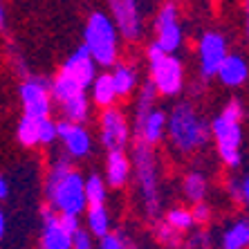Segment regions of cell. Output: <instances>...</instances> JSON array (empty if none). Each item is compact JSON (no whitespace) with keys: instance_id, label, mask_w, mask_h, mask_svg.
Here are the masks:
<instances>
[{"instance_id":"1","label":"cell","mask_w":249,"mask_h":249,"mask_svg":"<svg viewBox=\"0 0 249 249\" xmlns=\"http://www.w3.org/2000/svg\"><path fill=\"white\" fill-rule=\"evenodd\" d=\"M45 196H47V204L56 213L81 215L86 211L88 202H86V193H83V178L72 166L68 155L54 157L45 180Z\"/></svg>"},{"instance_id":"2","label":"cell","mask_w":249,"mask_h":249,"mask_svg":"<svg viewBox=\"0 0 249 249\" xmlns=\"http://www.w3.org/2000/svg\"><path fill=\"white\" fill-rule=\"evenodd\" d=\"M173 151L180 155H193L209 144V122L204 119L191 101H180L166 115V130Z\"/></svg>"},{"instance_id":"3","label":"cell","mask_w":249,"mask_h":249,"mask_svg":"<svg viewBox=\"0 0 249 249\" xmlns=\"http://www.w3.org/2000/svg\"><path fill=\"white\" fill-rule=\"evenodd\" d=\"M243 104L231 99L209 124V135L213 137L218 157L227 168H238L243 164Z\"/></svg>"},{"instance_id":"4","label":"cell","mask_w":249,"mask_h":249,"mask_svg":"<svg viewBox=\"0 0 249 249\" xmlns=\"http://www.w3.org/2000/svg\"><path fill=\"white\" fill-rule=\"evenodd\" d=\"M130 166H133L137 189L148 220H157L162 215V189H160V166H157L155 146L135 139L130 148Z\"/></svg>"},{"instance_id":"5","label":"cell","mask_w":249,"mask_h":249,"mask_svg":"<svg viewBox=\"0 0 249 249\" xmlns=\"http://www.w3.org/2000/svg\"><path fill=\"white\" fill-rule=\"evenodd\" d=\"M119 34L112 23V18L106 12L94 9L83 27V47L92 61L101 68H112L119 61Z\"/></svg>"},{"instance_id":"6","label":"cell","mask_w":249,"mask_h":249,"mask_svg":"<svg viewBox=\"0 0 249 249\" xmlns=\"http://www.w3.org/2000/svg\"><path fill=\"white\" fill-rule=\"evenodd\" d=\"M146 58H148V70H151V79L148 81L153 83L157 94L178 97L184 90V63L175 54L162 52L155 43L148 45Z\"/></svg>"},{"instance_id":"7","label":"cell","mask_w":249,"mask_h":249,"mask_svg":"<svg viewBox=\"0 0 249 249\" xmlns=\"http://www.w3.org/2000/svg\"><path fill=\"white\" fill-rule=\"evenodd\" d=\"M50 94H52V104H58L63 117L72 124H86L90 119V97L88 90L74 83L72 79L58 76L50 83Z\"/></svg>"},{"instance_id":"8","label":"cell","mask_w":249,"mask_h":249,"mask_svg":"<svg viewBox=\"0 0 249 249\" xmlns=\"http://www.w3.org/2000/svg\"><path fill=\"white\" fill-rule=\"evenodd\" d=\"M155 45L166 54L180 52L184 45V27L180 23V7L175 0H166L155 14Z\"/></svg>"},{"instance_id":"9","label":"cell","mask_w":249,"mask_h":249,"mask_svg":"<svg viewBox=\"0 0 249 249\" xmlns=\"http://www.w3.org/2000/svg\"><path fill=\"white\" fill-rule=\"evenodd\" d=\"M108 16L117 27L119 38L137 43L144 36V12L139 0H108Z\"/></svg>"},{"instance_id":"10","label":"cell","mask_w":249,"mask_h":249,"mask_svg":"<svg viewBox=\"0 0 249 249\" xmlns=\"http://www.w3.org/2000/svg\"><path fill=\"white\" fill-rule=\"evenodd\" d=\"M229 54V41L222 32L209 29L197 38V70L202 79H213L220 63Z\"/></svg>"},{"instance_id":"11","label":"cell","mask_w":249,"mask_h":249,"mask_svg":"<svg viewBox=\"0 0 249 249\" xmlns=\"http://www.w3.org/2000/svg\"><path fill=\"white\" fill-rule=\"evenodd\" d=\"M99 137L106 151H124L130 142V126L119 108H104L99 119Z\"/></svg>"},{"instance_id":"12","label":"cell","mask_w":249,"mask_h":249,"mask_svg":"<svg viewBox=\"0 0 249 249\" xmlns=\"http://www.w3.org/2000/svg\"><path fill=\"white\" fill-rule=\"evenodd\" d=\"M18 97H20V106H23V115L50 117V112H52L50 81H45L41 76H27L18 88Z\"/></svg>"},{"instance_id":"13","label":"cell","mask_w":249,"mask_h":249,"mask_svg":"<svg viewBox=\"0 0 249 249\" xmlns=\"http://www.w3.org/2000/svg\"><path fill=\"white\" fill-rule=\"evenodd\" d=\"M56 139L63 142L65 155L70 160H86L92 153V135L83 124H72L68 119L56 124Z\"/></svg>"},{"instance_id":"14","label":"cell","mask_w":249,"mask_h":249,"mask_svg":"<svg viewBox=\"0 0 249 249\" xmlns=\"http://www.w3.org/2000/svg\"><path fill=\"white\" fill-rule=\"evenodd\" d=\"M61 74L72 79L74 83H79L81 88H90L92 79L97 76V63L92 61V56L88 54V50L83 45H79L74 52L70 54L61 65Z\"/></svg>"},{"instance_id":"15","label":"cell","mask_w":249,"mask_h":249,"mask_svg":"<svg viewBox=\"0 0 249 249\" xmlns=\"http://www.w3.org/2000/svg\"><path fill=\"white\" fill-rule=\"evenodd\" d=\"M41 249H72V236L58 225V213L50 204L41 209Z\"/></svg>"},{"instance_id":"16","label":"cell","mask_w":249,"mask_h":249,"mask_svg":"<svg viewBox=\"0 0 249 249\" xmlns=\"http://www.w3.org/2000/svg\"><path fill=\"white\" fill-rule=\"evenodd\" d=\"M164 130H166V112L157 106H153L144 115L135 117V135L146 144H160L164 139Z\"/></svg>"},{"instance_id":"17","label":"cell","mask_w":249,"mask_h":249,"mask_svg":"<svg viewBox=\"0 0 249 249\" xmlns=\"http://www.w3.org/2000/svg\"><path fill=\"white\" fill-rule=\"evenodd\" d=\"M215 76H218L220 83L227 88H243L245 83H247V76H249L247 58L238 52H229L225 56V61L220 63Z\"/></svg>"},{"instance_id":"18","label":"cell","mask_w":249,"mask_h":249,"mask_svg":"<svg viewBox=\"0 0 249 249\" xmlns=\"http://www.w3.org/2000/svg\"><path fill=\"white\" fill-rule=\"evenodd\" d=\"M130 178V160L124 151H108L104 182L108 189H124Z\"/></svg>"},{"instance_id":"19","label":"cell","mask_w":249,"mask_h":249,"mask_svg":"<svg viewBox=\"0 0 249 249\" xmlns=\"http://www.w3.org/2000/svg\"><path fill=\"white\" fill-rule=\"evenodd\" d=\"M108 74H110V79H112L117 99H128L139 86V72H137V68L130 63H119V61H117V63L112 65V72H108Z\"/></svg>"},{"instance_id":"20","label":"cell","mask_w":249,"mask_h":249,"mask_svg":"<svg viewBox=\"0 0 249 249\" xmlns=\"http://www.w3.org/2000/svg\"><path fill=\"white\" fill-rule=\"evenodd\" d=\"M247 245H249V220L245 215H240V218H236L222 229L220 249H247Z\"/></svg>"},{"instance_id":"21","label":"cell","mask_w":249,"mask_h":249,"mask_svg":"<svg viewBox=\"0 0 249 249\" xmlns=\"http://www.w3.org/2000/svg\"><path fill=\"white\" fill-rule=\"evenodd\" d=\"M88 90H90V101L99 108H110L117 104V92L108 72H101V74L94 76Z\"/></svg>"},{"instance_id":"22","label":"cell","mask_w":249,"mask_h":249,"mask_svg":"<svg viewBox=\"0 0 249 249\" xmlns=\"http://www.w3.org/2000/svg\"><path fill=\"white\" fill-rule=\"evenodd\" d=\"M182 193L189 202H202L209 193V180L202 171H191V173L184 175V182H182Z\"/></svg>"},{"instance_id":"23","label":"cell","mask_w":249,"mask_h":249,"mask_svg":"<svg viewBox=\"0 0 249 249\" xmlns=\"http://www.w3.org/2000/svg\"><path fill=\"white\" fill-rule=\"evenodd\" d=\"M86 209H88L86 222H88L90 236H94V238L106 236V233L110 231V213H108L106 204H94V207H86Z\"/></svg>"},{"instance_id":"24","label":"cell","mask_w":249,"mask_h":249,"mask_svg":"<svg viewBox=\"0 0 249 249\" xmlns=\"http://www.w3.org/2000/svg\"><path fill=\"white\" fill-rule=\"evenodd\" d=\"M83 193H86V202L88 207H94V204H106V197H108V186H106L104 178L99 173H90L83 180Z\"/></svg>"},{"instance_id":"25","label":"cell","mask_w":249,"mask_h":249,"mask_svg":"<svg viewBox=\"0 0 249 249\" xmlns=\"http://www.w3.org/2000/svg\"><path fill=\"white\" fill-rule=\"evenodd\" d=\"M43 117H32V115H23L16 128V137L25 148H34L38 146V122Z\"/></svg>"},{"instance_id":"26","label":"cell","mask_w":249,"mask_h":249,"mask_svg":"<svg viewBox=\"0 0 249 249\" xmlns=\"http://www.w3.org/2000/svg\"><path fill=\"white\" fill-rule=\"evenodd\" d=\"M164 222H166V225H171L175 231H180V233L191 231L193 227H196V225H193V218H191V211H189V209H184V207L168 209Z\"/></svg>"},{"instance_id":"27","label":"cell","mask_w":249,"mask_h":249,"mask_svg":"<svg viewBox=\"0 0 249 249\" xmlns=\"http://www.w3.org/2000/svg\"><path fill=\"white\" fill-rule=\"evenodd\" d=\"M227 193L233 202L238 204H247L249 202V175H231L227 182Z\"/></svg>"},{"instance_id":"28","label":"cell","mask_w":249,"mask_h":249,"mask_svg":"<svg viewBox=\"0 0 249 249\" xmlns=\"http://www.w3.org/2000/svg\"><path fill=\"white\" fill-rule=\"evenodd\" d=\"M155 238H157V243L164 245L166 249H178L182 245V233L180 231H175L171 225H166V222H157L155 227Z\"/></svg>"},{"instance_id":"29","label":"cell","mask_w":249,"mask_h":249,"mask_svg":"<svg viewBox=\"0 0 249 249\" xmlns=\"http://www.w3.org/2000/svg\"><path fill=\"white\" fill-rule=\"evenodd\" d=\"M97 249H137L133 240H128L126 233L119 231H108L106 236L99 238V247Z\"/></svg>"},{"instance_id":"30","label":"cell","mask_w":249,"mask_h":249,"mask_svg":"<svg viewBox=\"0 0 249 249\" xmlns=\"http://www.w3.org/2000/svg\"><path fill=\"white\" fill-rule=\"evenodd\" d=\"M56 142V122H52L50 117H43L38 122V144L50 146Z\"/></svg>"},{"instance_id":"31","label":"cell","mask_w":249,"mask_h":249,"mask_svg":"<svg viewBox=\"0 0 249 249\" xmlns=\"http://www.w3.org/2000/svg\"><path fill=\"white\" fill-rule=\"evenodd\" d=\"M191 211V218H193V225L197 227H204L211 222V207H209L207 202H196L193 204V209H189Z\"/></svg>"},{"instance_id":"32","label":"cell","mask_w":249,"mask_h":249,"mask_svg":"<svg viewBox=\"0 0 249 249\" xmlns=\"http://www.w3.org/2000/svg\"><path fill=\"white\" fill-rule=\"evenodd\" d=\"M72 249H92V236L88 229H76L72 233Z\"/></svg>"},{"instance_id":"33","label":"cell","mask_w":249,"mask_h":249,"mask_svg":"<svg viewBox=\"0 0 249 249\" xmlns=\"http://www.w3.org/2000/svg\"><path fill=\"white\" fill-rule=\"evenodd\" d=\"M58 225L63 227L65 231L72 236V233L81 227V220H79V215H72V213H58Z\"/></svg>"},{"instance_id":"34","label":"cell","mask_w":249,"mask_h":249,"mask_svg":"<svg viewBox=\"0 0 249 249\" xmlns=\"http://www.w3.org/2000/svg\"><path fill=\"white\" fill-rule=\"evenodd\" d=\"M189 247L191 249H211V236L207 231H197L191 236L189 240Z\"/></svg>"},{"instance_id":"35","label":"cell","mask_w":249,"mask_h":249,"mask_svg":"<svg viewBox=\"0 0 249 249\" xmlns=\"http://www.w3.org/2000/svg\"><path fill=\"white\" fill-rule=\"evenodd\" d=\"M7 197H9V184H7V180L2 178V173H0V202L7 200Z\"/></svg>"},{"instance_id":"36","label":"cell","mask_w":249,"mask_h":249,"mask_svg":"<svg viewBox=\"0 0 249 249\" xmlns=\"http://www.w3.org/2000/svg\"><path fill=\"white\" fill-rule=\"evenodd\" d=\"M5 233H7V215H5V211L0 209V243L5 240Z\"/></svg>"},{"instance_id":"37","label":"cell","mask_w":249,"mask_h":249,"mask_svg":"<svg viewBox=\"0 0 249 249\" xmlns=\"http://www.w3.org/2000/svg\"><path fill=\"white\" fill-rule=\"evenodd\" d=\"M5 23H7V12H5V2L0 0V29L5 27Z\"/></svg>"},{"instance_id":"38","label":"cell","mask_w":249,"mask_h":249,"mask_svg":"<svg viewBox=\"0 0 249 249\" xmlns=\"http://www.w3.org/2000/svg\"><path fill=\"white\" fill-rule=\"evenodd\" d=\"M211 2H222V0H211Z\"/></svg>"}]
</instances>
